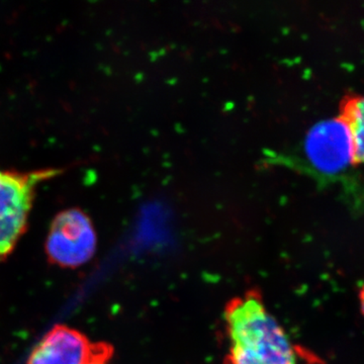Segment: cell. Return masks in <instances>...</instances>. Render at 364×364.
Wrapping results in <instances>:
<instances>
[{"instance_id":"obj_2","label":"cell","mask_w":364,"mask_h":364,"mask_svg":"<svg viewBox=\"0 0 364 364\" xmlns=\"http://www.w3.org/2000/svg\"><path fill=\"white\" fill-rule=\"evenodd\" d=\"M61 172L56 168L26 172L0 168V260L13 253L26 233L38 186Z\"/></svg>"},{"instance_id":"obj_6","label":"cell","mask_w":364,"mask_h":364,"mask_svg":"<svg viewBox=\"0 0 364 364\" xmlns=\"http://www.w3.org/2000/svg\"><path fill=\"white\" fill-rule=\"evenodd\" d=\"M342 117L353 139L356 161L364 162V95L350 98L344 105Z\"/></svg>"},{"instance_id":"obj_5","label":"cell","mask_w":364,"mask_h":364,"mask_svg":"<svg viewBox=\"0 0 364 364\" xmlns=\"http://www.w3.org/2000/svg\"><path fill=\"white\" fill-rule=\"evenodd\" d=\"M111 349L107 344L92 343L73 328L58 325L43 337L26 364H90Z\"/></svg>"},{"instance_id":"obj_4","label":"cell","mask_w":364,"mask_h":364,"mask_svg":"<svg viewBox=\"0 0 364 364\" xmlns=\"http://www.w3.org/2000/svg\"><path fill=\"white\" fill-rule=\"evenodd\" d=\"M304 148L309 163L322 173H338L356 161L353 139L343 117L314 124Z\"/></svg>"},{"instance_id":"obj_8","label":"cell","mask_w":364,"mask_h":364,"mask_svg":"<svg viewBox=\"0 0 364 364\" xmlns=\"http://www.w3.org/2000/svg\"><path fill=\"white\" fill-rule=\"evenodd\" d=\"M359 301H360L361 312H363L364 316V286L360 289V293H359Z\"/></svg>"},{"instance_id":"obj_3","label":"cell","mask_w":364,"mask_h":364,"mask_svg":"<svg viewBox=\"0 0 364 364\" xmlns=\"http://www.w3.org/2000/svg\"><path fill=\"white\" fill-rule=\"evenodd\" d=\"M97 247V232L83 210L67 208L53 220L45 244L48 259L53 264L63 268L83 267L92 259Z\"/></svg>"},{"instance_id":"obj_7","label":"cell","mask_w":364,"mask_h":364,"mask_svg":"<svg viewBox=\"0 0 364 364\" xmlns=\"http://www.w3.org/2000/svg\"><path fill=\"white\" fill-rule=\"evenodd\" d=\"M112 349L111 350L105 352V353L102 354V355L98 356V358H95V360L91 361L90 364H109V360L111 359L112 356Z\"/></svg>"},{"instance_id":"obj_1","label":"cell","mask_w":364,"mask_h":364,"mask_svg":"<svg viewBox=\"0 0 364 364\" xmlns=\"http://www.w3.org/2000/svg\"><path fill=\"white\" fill-rule=\"evenodd\" d=\"M224 318L225 364H323L289 339L256 291L232 299Z\"/></svg>"}]
</instances>
